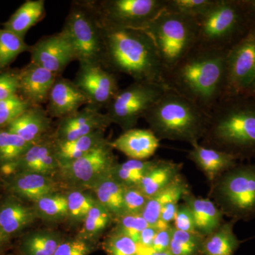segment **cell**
Returning <instances> with one entry per match:
<instances>
[{"instance_id": "obj_27", "label": "cell", "mask_w": 255, "mask_h": 255, "mask_svg": "<svg viewBox=\"0 0 255 255\" xmlns=\"http://www.w3.org/2000/svg\"><path fill=\"white\" fill-rule=\"evenodd\" d=\"M105 132L98 130L70 141H54L55 155L60 165L86 155L108 140L105 138Z\"/></svg>"}, {"instance_id": "obj_30", "label": "cell", "mask_w": 255, "mask_h": 255, "mask_svg": "<svg viewBox=\"0 0 255 255\" xmlns=\"http://www.w3.org/2000/svg\"><path fill=\"white\" fill-rule=\"evenodd\" d=\"M92 191L95 193L96 200L112 215L114 220L124 216V187L112 174L102 178Z\"/></svg>"}, {"instance_id": "obj_20", "label": "cell", "mask_w": 255, "mask_h": 255, "mask_svg": "<svg viewBox=\"0 0 255 255\" xmlns=\"http://www.w3.org/2000/svg\"><path fill=\"white\" fill-rule=\"evenodd\" d=\"M51 128L52 118L46 110L42 106H31L5 129L35 144L49 136Z\"/></svg>"}, {"instance_id": "obj_1", "label": "cell", "mask_w": 255, "mask_h": 255, "mask_svg": "<svg viewBox=\"0 0 255 255\" xmlns=\"http://www.w3.org/2000/svg\"><path fill=\"white\" fill-rule=\"evenodd\" d=\"M101 25L104 68L128 75L135 82H150L169 89L155 44L147 32Z\"/></svg>"}, {"instance_id": "obj_47", "label": "cell", "mask_w": 255, "mask_h": 255, "mask_svg": "<svg viewBox=\"0 0 255 255\" xmlns=\"http://www.w3.org/2000/svg\"><path fill=\"white\" fill-rule=\"evenodd\" d=\"M174 229L172 224L162 229H158L150 250L158 253L169 252Z\"/></svg>"}, {"instance_id": "obj_48", "label": "cell", "mask_w": 255, "mask_h": 255, "mask_svg": "<svg viewBox=\"0 0 255 255\" xmlns=\"http://www.w3.org/2000/svg\"><path fill=\"white\" fill-rule=\"evenodd\" d=\"M158 228L156 226H148L142 231L139 238L138 246L144 249H151Z\"/></svg>"}, {"instance_id": "obj_23", "label": "cell", "mask_w": 255, "mask_h": 255, "mask_svg": "<svg viewBox=\"0 0 255 255\" xmlns=\"http://www.w3.org/2000/svg\"><path fill=\"white\" fill-rule=\"evenodd\" d=\"M60 185L51 176L33 172L15 174L9 182L12 192L33 203L43 196L58 192Z\"/></svg>"}, {"instance_id": "obj_46", "label": "cell", "mask_w": 255, "mask_h": 255, "mask_svg": "<svg viewBox=\"0 0 255 255\" xmlns=\"http://www.w3.org/2000/svg\"><path fill=\"white\" fill-rule=\"evenodd\" d=\"M19 89L18 72L0 73V101L18 95Z\"/></svg>"}, {"instance_id": "obj_44", "label": "cell", "mask_w": 255, "mask_h": 255, "mask_svg": "<svg viewBox=\"0 0 255 255\" xmlns=\"http://www.w3.org/2000/svg\"><path fill=\"white\" fill-rule=\"evenodd\" d=\"M92 251L90 242L78 237L63 240L53 255H89Z\"/></svg>"}, {"instance_id": "obj_33", "label": "cell", "mask_w": 255, "mask_h": 255, "mask_svg": "<svg viewBox=\"0 0 255 255\" xmlns=\"http://www.w3.org/2000/svg\"><path fill=\"white\" fill-rule=\"evenodd\" d=\"M152 160L128 159L122 163H117L111 174L124 187H137L144 176L155 164Z\"/></svg>"}, {"instance_id": "obj_54", "label": "cell", "mask_w": 255, "mask_h": 255, "mask_svg": "<svg viewBox=\"0 0 255 255\" xmlns=\"http://www.w3.org/2000/svg\"></svg>"}, {"instance_id": "obj_18", "label": "cell", "mask_w": 255, "mask_h": 255, "mask_svg": "<svg viewBox=\"0 0 255 255\" xmlns=\"http://www.w3.org/2000/svg\"><path fill=\"white\" fill-rule=\"evenodd\" d=\"M57 77L46 69L31 63L18 72V93L32 106L48 102V95Z\"/></svg>"}, {"instance_id": "obj_17", "label": "cell", "mask_w": 255, "mask_h": 255, "mask_svg": "<svg viewBox=\"0 0 255 255\" xmlns=\"http://www.w3.org/2000/svg\"><path fill=\"white\" fill-rule=\"evenodd\" d=\"M86 96L75 82L63 77H57L52 87L46 112L50 118H63L80 110L83 105H88Z\"/></svg>"}, {"instance_id": "obj_4", "label": "cell", "mask_w": 255, "mask_h": 255, "mask_svg": "<svg viewBox=\"0 0 255 255\" xmlns=\"http://www.w3.org/2000/svg\"><path fill=\"white\" fill-rule=\"evenodd\" d=\"M208 115L190 100L169 89L143 119L159 140L186 142L192 145L204 136Z\"/></svg>"}, {"instance_id": "obj_38", "label": "cell", "mask_w": 255, "mask_h": 255, "mask_svg": "<svg viewBox=\"0 0 255 255\" xmlns=\"http://www.w3.org/2000/svg\"><path fill=\"white\" fill-rule=\"evenodd\" d=\"M204 239L199 233L184 232L174 228L169 253L171 255H201Z\"/></svg>"}, {"instance_id": "obj_50", "label": "cell", "mask_w": 255, "mask_h": 255, "mask_svg": "<svg viewBox=\"0 0 255 255\" xmlns=\"http://www.w3.org/2000/svg\"><path fill=\"white\" fill-rule=\"evenodd\" d=\"M139 247V246H138ZM139 255H171L169 252H162V253H158V252L152 251L150 249H144V248L139 247L138 251Z\"/></svg>"}, {"instance_id": "obj_21", "label": "cell", "mask_w": 255, "mask_h": 255, "mask_svg": "<svg viewBox=\"0 0 255 255\" xmlns=\"http://www.w3.org/2000/svg\"><path fill=\"white\" fill-rule=\"evenodd\" d=\"M191 146L187 158L204 173L209 184L238 164V159L226 152L206 147L199 142Z\"/></svg>"}, {"instance_id": "obj_3", "label": "cell", "mask_w": 255, "mask_h": 255, "mask_svg": "<svg viewBox=\"0 0 255 255\" xmlns=\"http://www.w3.org/2000/svg\"><path fill=\"white\" fill-rule=\"evenodd\" d=\"M201 145L236 159L255 157V100L244 95L223 98L208 115Z\"/></svg>"}, {"instance_id": "obj_19", "label": "cell", "mask_w": 255, "mask_h": 255, "mask_svg": "<svg viewBox=\"0 0 255 255\" xmlns=\"http://www.w3.org/2000/svg\"><path fill=\"white\" fill-rule=\"evenodd\" d=\"M159 141L150 128H134L124 131L110 144L114 150L120 151L129 159L147 160L155 155L159 148Z\"/></svg>"}, {"instance_id": "obj_22", "label": "cell", "mask_w": 255, "mask_h": 255, "mask_svg": "<svg viewBox=\"0 0 255 255\" xmlns=\"http://www.w3.org/2000/svg\"><path fill=\"white\" fill-rule=\"evenodd\" d=\"M182 200L190 208L196 232L203 237L214 233L224 223L222 211L209 198L198 197L190 190L182 196Z\"/></svg>"}, {"instance_id": "obj_25", "label": "cell", "mask_w": 255, "mask_h": 255, "mask_svg": "<svg viewBox=\"0 0 255 255\" xmlns=\"http://www.w3.org/2000/svg\"><path fill=\"white\" fill-rule=\"evenodd\" d=\"M183 165L182 162L156 159L155 164L137 187L147 197L150 198L170 184L181 173Z\"/></svg>"}, {"instance_id": "obj_24", "label": "cell", "mask_w": 255, "mask_h": 255, "mask_svg": "<svg viewBox=\"0 0 255 255\" xmlns=\"http://www.w3.org/2000/svg\"><path fill=\"white\" fill-rule=\"evenodd\" d=\"M190 190L187 178L182 173L178 174L167 187L148 198L141 216L149 226H157L162 208L171 201L182 200V196Z\"/></svg>"}, {"instance_id": "obj_6", "label": "cell", "mask_w": 255, "mask_h": 255, "mask_svg": "<svg viewBox=\"0 0 255 255\" xmlns=\"http://www.w3.org/2000/svg\"><path fill=\"white\" fill-rule=\"evenodd\" d=\"M210 184L209 198L233 221L255 218V164H236Z\"/></svg>"}, {"instance_id": "obj_36", "label": "cell", "mask_w": 255, "mask_h": 255, "mask_svg": "<svg viewBox=\"0 0 255 255\" xmlns=\"http://www.w3.org/2000/svg\"><path fill=\"white\" fill-rule=\"evenodd\" d=\"M33 144L23 140L13 132L0 130V164L11 163L17 160Z\"/></svg>"}, {"instance_id": "obj_8", "label": "cell", "mask_w": 255, "mask_h": 255, "mask_svg": "<svg viewBox=\"0 0 255 255\" xmlns=\"http://www.w3.org/2000/svg\"><path fill=\"white\" fill-rule=\"evenodd\" d=\"M79 64L102 65L104 40L100 19L90 0L73 1L61 30Z\"/></svg>"}, {"instance_id": "obj_15", "label": "cell", "mask_w": 255, "mask_h": 255, "mask_svg": "<svg viewBox=\"0 0 255 255\" xmlns=\"http://www.w3.org/2000/svg\"><path fill=\"white\" fill-rule=\"evenodd\" d=\"M111 124L107 114L86 105L82 110L58 119L51 135L55 142L70 141L98 130H105Z\"/></svg>"}, {"instance_id": "obj_28", "label": "cell", "mask_w": 255, "mask_h": 255, "mask_svg": "<svg viewBox=\"0 0 255 255\" xmlns=\"http://www.w3.org/2000/svg\"><path fill=\"white\" fill-rule=\"evenodd\" d=\"M37 219L34 210L16 201H8L0 207V228L5 236L21 232Z\"/></svg>"}, {"instance_id": "obj_7", "label": "cell", "mask_w": 255, "mask_h": 255, "mask_svg": "<svg viewBox=\"0 0 255 255\" xmlns=\"http://www.w3.org/2000/svg\"><path fill=\"white\" fill-rule=\"evenodd\" d=\"M195 19L201 48L228 50L249 31L241 1L216 0Z\"/></svg>"}, {"instance_id": "obj_51", "label": "cell", "mask_w": 255, "mask_h": 255, "mask_svg": "<svg viewBox=\"0 0 255 255\" xmlns=\"http://www.w3.org/2000/svg\"><path fill=\"white\" fill-rule=\"evenodd\" d=\"M242 95L246 96V97H251V98L255 100V79L254 81L252 82L251 85L248 87V89L244 92Z\"/></svg>"}, {"instance_id": "obj_9", "label": "cell", "mask_w": 255, "mask_h": 255, "mask_svg": "<svg viewBox=\"0 0 255 255\" xmlns=\"http://www.w3.org/2000/svg\"><path fill=\"white\" fill-rule=\"evenodd\" d=\"M169 89L146 82H135L120 90L107 107L106 114L111 123L123 131L134 128L139 119Z\"/></svg>"}, {"instance_id": "obj_40", "label": "cell", "mask_w": 255, "mask_h": 255, "mask_svg": "<svg viewBox=\"0 0 255 255\" xmlns=\"http://www.w3.org/2000/svg\"><path fill=\"white\" fill-rule=\"evenodd\" d=\"M107 255H138V244L127 235L114 231L103 244Z\"/></svg>"}, {"instance_id": "obj_49", "label": "cell", "mask_w": 255, "mask_h": 255, "mask_svg": "<svg viewBox=\"0 0 255 255\" xmlns=\"http://www.w3.org/2000/svg\"><path fill=\"white\" fill-rule=\"evenodd\" d=\"M241 1L246 14L248 30L255 31V0Z\"/></svg>"}, {"instance_id": "obj_11", "label": "cell", "mask_w": 255, "mask_h": 255, "mask_svg": "<svg viewBox=\"0 0 255 255\" xmlns=\"http://www.w3.org/2000/svg\"><path fill=\"white\" fill-rule=\"evenodd\" d=\"M110 142L107 140L86 155L60 165V182L72 189L92 190L118 163Z\"/></svg>"}, {"instance_id": "obj_55", "label": "cell", "mask_w": 255, "mask_h": 255, "mask_svg": "<svg viewBox=\"0 0 255 255\" xmlns=\"http://www.w3.org/2000/svg\"></svg>"}, {"instance_id": "obj_31", "label": "cell", "mask_w": 255, "mask_h": 255, "mask_svg": "<svg viewBox=\"0 0 255 255\" xmlns=\"http://www.w3.org/2000/svg\"><path fill=\"white\" fill-rule=\"evenodd\" d=\"M63 241L59 233L40 231L28 235L21 245L22 255H53Z\"/></svg>"}, {"instance_id": "obj_45", "label": "cell", "mask_w": 255, "mask_h": 255, "mask_svg": "<svg viewBox=\"0 0 255 255\" xmlns=\"http://www.w3.org/2000/svg\"><path fill=\"white\" fill-rule=\"evenodd\" d=\"M172 225L178 231L198 233L196 232L194 216L190 208L185 203L183 202L178 205L177 213Z\"/></svg>"}, {"instance_id": "obj_34", "label": "cell", "mask_w": 255, "mask_h": 255, "mask_svg": "<svg viewBox=\"0 0 255 255\" xmlns=\"http://www.w3.org/2000/svg\"><path fill=\"white\" fill-rule=\"evenodd\" d=\"M114 221L113 216L97 201L82 223L79 238L88 242L98 239Z\"/></svg>"}, {"instance_id": "obj_39", "label": "cell", "mask_w": 255, "mask_h": 255, "mask_svg": "<svg viewBox=\"0 0 255 255\" xmlns=\"http://www.w3.org/2000/svg\"><path fill=\"white\" fill-rule=\"evenodd\" d=\"M216 0H165L167 11L196 18L206 12Z\"/></svg>"}, {"instance_id": "obj_10", "label": "cell", "mask_w": 255, "mask_h": 255, "mask_svg": "<svg viewBox=\"0 0 255 255\" xmlns=\"http://www.w3.org/2000/svg\"><path fill=\"white\" fill-rule=\"evenodd\" d=\"M101 23L109 27L145 29L165 8V0H90Z\"/></svg>"}, {"instance_id": "obj_26", "label": "cell", "mask_w": 255, "mask_h": 255, "mask_svg": "<svg viewBox=\"0 0 255 255\" xmlns=\"http://www.w3.org/2000/svg\"><path fill=\"white\" fill-rule=\"evenodd\" d=\"M44 0H27L3 24L4 29L24 39L27 32L46 16Z\"/></svg>"}, {"instance_id": "obj_35", "label": "cell", "mask_w": 255, "mask_h": 255, "mask_svg": "<svg viewBox=\"0 0 255 255\" xmlns=\"http://www.w3.org/2000/svg\"><path fill=\"white\" fill-rule=\"evenodd\" d=\"M31 46L25 43L24 39L13 32L0 28V73L21 53L30 52Z\"/></svg>"}, {"instance_id": "obj_42", "label": "cell", "mask_w": 255, "mask_h": 255, "mask_svg": "<svg viewBox=\"0 0 255 255\" xmlns=\"http://www.w3.org/2000/svg\"><path fill=\"white\" fill-rule=\"evenodd\" d=\"M114 221L116 222L114 231L127 235L137 244L140 233L149 226L141 215L125 214Z\"/></svg>"}, {"instance_id": "obj_43", "label": "cell", "mask_w": 255, "mask_h": 255, "mask_svg": "<svg viewBox=\"0 0 255 255\" xmlns=\"http://www.w3.org/2000/svg\"><path fill=\"white\" fill-rule=\"evenodd\" d=\"M147 199L138 187H124V215H141Z\"/></svg>"}, {"instance_id": "obj_53", "label": "cell", "mask_w": 255, "mask_h": 255, "mask_svg": "<svg viewBox=\"0 0 255 255\" xmlns=\"http://www.w3.org/2000/svg\"><path fill=\"white\" fill-rule=\"evenodd\" d=\"M1 130V128H0V130Z\"/></svg>"}, {"instance_id": "obj_14", "label": "cell", "mask_w": 255, "mask_h": 255, "mask_svg": "<svg viewBox=\"0 0 255 255\" xmlns=\"http://www.w3.org/2000/svg\"><path fill=\"white\" fill-rule=\"evenodd\" d=\"M31 62L55 76L62 74L75 57L68 40L61 31L41 38L31 46Z\"/></svg>"}, {"instance_id": "obj_13", "label": "cell", "mask_w": 255, "mask_h": 255, "mask_svg": "<svg viewBox=\"0 0 255 255\" xmlns=\"http://www.w3.org/2000/svg\"><path fill=\"white\" fill-rule=\"evenodd\" d=\"M79 65L73 82L86 96L88 105L106 110L120 90L117 75L98 64Z\"/></svg>"}, {"instance_id": "obj_5", "label": "cell", "mask_w": 255, "mask_h": 255, "mask_svg": "<svg viewBox=\"0 0 255 255\" xmlns=\"http://www.w3.org/2000/svg\"><path fill=\"white\" fill-rule=\"evenodd\" d=\"M143 30L154 42L165 78L167 74L197 45L198 26L195 18L165 9Z\"/></svg>"}, {"instance_id": "obj_2", "label": "cell", "mask_w": 255, "mask_h": 255, "mask_svg": "<svg viewBox=\"0 0 255 255\" xmlns=\"http://www.w3.org/2000/svg\"><path fill=\"white\" fill-rule=\"evenodd\" d=\"M227 52L196 46L166 75L169 89L209 114L224 96Z\"/></svg>"}, {"instance_id": "obj_16", "label": "cell", "mask_w": 255, "mask_h": 255, "mask_svg": "<svg viewBox=\"0 0 255 255\" xmlns=\"http://www.w3.org/2000/svg\"><path fill=\"white\" fill-rule=\"evenodd\" d=\"M60 164L55 152V142L51 135L31 146L19 159L1 165L5 174L33 172L53 177L58 174Z\"/></svg>"}, {"instance_id": "obj_41", "label": "cell", "mask_w": 255, "mask_h": 255, "mask_svg": "<svg viewBox=\"0 0 255 255\" xmlns=\"http://www.w3.org/2000/svg\"><path fill=\"white\" fill-rule=\"evenodd\" d=\"M31 106L18 94L0 101V128L7 127Z\"/></svg>"}, {"instance_id": "obj_29", "label": "cell", "mask_w": 255, "mask_h": 255, "mask_svg": "<svg viewBox=\"0 0 255 255\" xmlns=\"http://www.w3.org/2000/svg\"><path fill=\"white\" fill-rule=\"evenodd\" d=\"M236 221L224 222L216 231L204 238L201 255H233L241 242L233 228Z\"/></svg>"}, {"instance_id": "obj_32", "label": "cell", "mask_w": 255, "mask_h": 255, "mask_svg": "<svg viewBox=\"0 0 255 255\" xmlns=\"http://www.w3.org/2000/svg\"><path fill=\"white\" fill-rule=\"evenodd\" d=\"M33 210L37 219L48 222H58L68 219L66 194L55 192L43 196L35 201Z\"/></svg>"}, {"instance_id": "obj_52", "label": "cell", "mask_w": 255, "mask_h": 255, "mask_svg": "<svg viewBox=\"0 0 255 255\" xmlns=\"http://www.w3.org/2000/svg\"><path fill=\"white\" fill-rule=\"evenodd\" d=\"M7 238V236H5L4 233L2 232L1 228H0V248L4 245Z\"/></svg>"}, {"instance_id": "obj_37", "label": "cell", "mask_w": 255, "mask_h": 255, "mask_svg": "<svg viewBox=\"0 0 255 255\" xmlns=\"http://www.w3.org/2000/svg\"><path fill=\"white\" fill-rule=\"evenodd\" d=\"M68 200V219L73 224L83 223L90 209L95 205L97 200L89 193L82 190L72 189L66 194Z\"/></svg>"}, {"instance_id": "obj_12", "label": "cell", "mask_w": 255, "mask_h": 255, "mask_svg": "<svg viewBox=\"0 0 255 255\" xmlns=\"http://www.w3.org/2000/svg\"><path fill=\"white\" fill-rule=\"evenodd\" d=\"M255 79V31L250 30L228 50L223 98L243 95Z\"/></svg>"}]
</instances>
